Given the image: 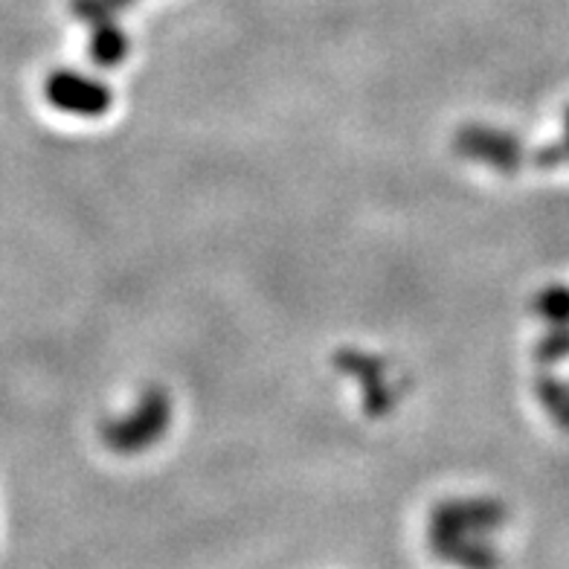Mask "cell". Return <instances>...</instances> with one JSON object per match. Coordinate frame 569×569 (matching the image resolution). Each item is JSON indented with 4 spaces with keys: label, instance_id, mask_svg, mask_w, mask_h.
<instances>
[{
    "label": "cell",
    "instance_id": "1",
    "mask_svg": "<svg viewBox=\"0 0 569 569\" xmlns=\"http://www.w3.org/2000/svg\"><path fill=\"white\" fill-rule=\"evenodd\" d=\"M172 425V398L166 396L160 387L142 390L137 405L117 419L102 427V439L113 453L134 457L142 450L154 448Z\"/></svg>",
    "mask_w": 569,
    "mask_h": 569
},
{
    "label": "cell",
    "instance_id": "2",
    "mask_svg": "<svg viewBox=\"0 0 569 569\" xmlns=\"http://www.w3.org/2000/svg\"><path fill=\"white\" fill-rule=\"evenodd\" d=\"M509 520V511L500 500L488 497H462L439 502L430 515V535H486L497 532Z\"/></svg>",
    "mask_w": 569,
    "mask_h": 569
},
{
    "label": "cell",
    "instance_id": "3",
    "mask_svg": "<svg viewBox=\"0 0 569 569\" xmlns=\"http://www.w3.org/2000/svg\"><path fill=\"white\" fill-rule=\"evenodd\" d=\"M44 97L50 106L73 117H102L113 102L111 88L102 79L76 70H56L47 76Z\"/></svg>",
    "mask_w": 569,
    "mask_h": 569
},
{
    "label": "cell",
    "instance_id": "4",
    "mask_svg": "<svg viewBox=\"0 0 569 569\" xmlns=\"http://www.w3.org/2000/svg\"><path fill=\"white\" fill-rule=\"evenodd\" d=\"M457 151L468 160H480L497 172H517L523 163V146L509 131L491 126H465L457 134Z\"/></svg>",
    "mask_w": 569,
    "mask_h": 569
},
{
    "label": "cell",
    "instance_id": "5",
    "mask_svg": "<svg viewBox=\"0 0 569 569\" xmlns=\"http://www.w3.org/2000/svg\"><path fill=\"white\" fill-rule=\"evenodd\" d=\"M338 367L360 381L367 412L383 416V412L392 410V405H396V390L387 383V363L381 358H369V355L360 352H343L338 358Z\"/></svg>",
    "mask_w": 569,
    "mask_h": 569
},
{
    "label": "cell",
    "instance_id": "6",
    "mask_svg": "<svg viewBox=\"0 0 569 569\" xmlns=\"http://www.w3.org/2000/svg\"><path fill=\"white\" fill-rule=\"evenodd\" d=\"M436 558L459 569H500V552L477 535H430Z\"/></svg>",
    "mask_w": 569,
    "mask_h": 569
},
{
    "label": "cell",
    "instance_id": "7",
    "mask_svg": "<svg viewBox=\"0 0 569 569\" xmlns=\"http://www.w3.org/2000/svg\"><path fill=\"white\" fill-rule=\"evenodd\" d=\"M128 47H131V41L113 21L90 27L88 53L99 68H117L120 61L128 59Z\"/></svg>",
    "mask_w": 569,
    "mask_h": 569
},
{
    "label": "cell",
    "instance_id": "8",
    "mask_svg": "<svg viewBox=\"0 0 569 569\" xmlns=\"http://www.w3.org/2000/svg\"><path fill=\"white\" fill-rule=\"evenodd\" d=\"M535 390H538V401L547 407V412L555 419V425L569 433V387L567 383H561L558 378H552V375H543Z\"/></svg>",
    "mask_w": 569,
    "mask_h": 569
},
{
    "label": "cell",
    "instance_id": "9",
    "mask_svg": "<svg viewBox=\"0 0 569 569\" xmlns=\"http://www.w3.org/2000/svg\"><path fill=\"white\" fill-rule=\"evenodd\" d=\"M535 311L549 326H569V288L567 284H549L535 297Z\"/></svg>",
    "mask_w": 569,
    "mask_h": 569
},
{
    "label": "cell",
    "instance_id": "10",
    "mask_svg": "<svg viewBox=\"0 0 569 569\" xmlns=\"http://www.w3.org/2000/svg\"><path fill=\"white\" fill-rule=\"evenodd\" d=\"M569 358V326H552L547 338L538 343L540 363H558Z\"/></svg>",
    "mask_w": 569,
    "mask_h": 569
},
{
    "label": "cell",
    "instance_id": "11",
    "mask_svg": "<svg viewBox=\"0 0 569 569\" xmlns=\"http://www.w3.org/2000/svg\"><path fill=\"white\" fill-rule=\"evenodd\" d=\"M113 12H117V9H113L108 0H73V16L79 18V21L90 23V27L113 21Z\"/></svg>",
    "mask_w": 569,
    "mask_h": 569
},
{
    "label": "cell",
    "instance_id": "12",
    "mask_svg": "<svg viewBox=\"0 0 569 569\" xmlns=\"http://www.w3.org/2000/svg\"><path fill=\"white\" fill-rule=\"evenodd\" d=\"M563 158H569L567 154V146H549V149H540L538 151V166H543V169H552V166H561Z\"/></svg>",
    "mask_w": 569,
    "mask_h": 569
},
{
    "label": "cell",
    "instance_id": "13",
    "mask_svg": "<svg viewBox=\"0 0 569 569\" xmlns=\"http://www.w3.org/2000/svg\"><path fill=\"white\" fill-rule=\"evenodd\" d=\"M108 3H111L113 9H117V12H120V9H128V7H134L137 0H108Z\"/></svg>",
    "mask_w": 569,
    "mask_h": 569
},
{
    "label": "cell",
    "instance_id": "14",
    "mask_svg": "<svg viewBox=\"0 0 569 569\" xmlns=\"http://www.w3.org/2000/svg\"><path fill=\"white\" fill-rule=\"evenodd\" d=\"M563 146H567V154H569V111H567V142H563Z\"/></svg>",
    "mask_w": 569,
    "mask_h": 569
}]
</instances>
